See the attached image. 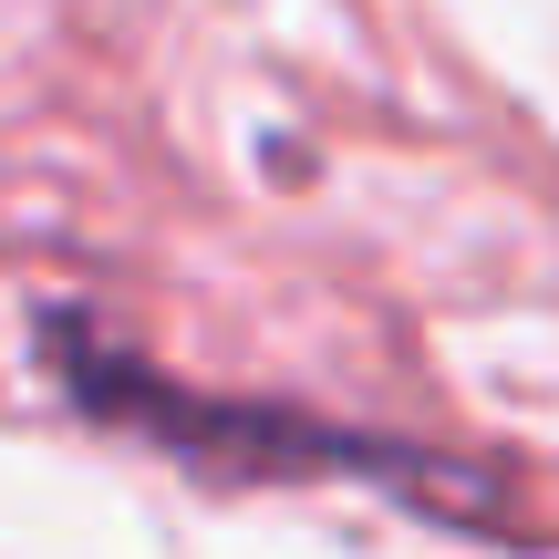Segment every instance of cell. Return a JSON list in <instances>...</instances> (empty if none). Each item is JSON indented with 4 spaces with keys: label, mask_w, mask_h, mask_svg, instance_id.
<instances>
[]
</instances>
